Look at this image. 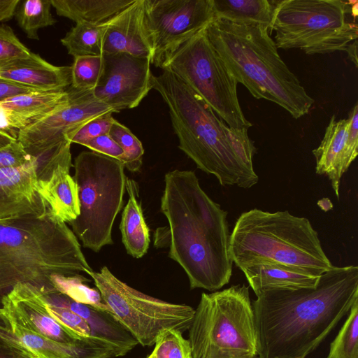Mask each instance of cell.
Listing matches in <instances>:
<instances>
[{"instance_id": "obj_31", "label": "cell", "mask_w": 358, "mask_h": 358, "mask_svg": "<svg viewBox=\"0 0 358 358\" xmlns=\"http://www.w3.org/2000/svg\"><path fill=\"white\" fill-rule=\"evenodd\" d=\"M326 358H358V300L350 308Z\"/></svg>"}, {"instance_id": "obj_19", "label": "cell", "mask_w": 358, "mask_h": 358, "mask_svg": "<svg viewBox=\"0 0 358 358\" xmlns=\"http://www.w3.org/2000/svg\"><path fill=\"white\" fill-rule=\"evenodd\" d=\"M66 90L34 91L9 98L0 103V130L17 138V133L66 105Z\"/></svg>"}, {"instance_id": "obj_10", "label": "cell", "mask_w": 358, "mask_h": 358, "mask_svg": "<svg viewBox=\"0 0 358 358\" xmlns=\"http://www.w3.org/2000/svg\"><path fill=\"white\" fill-rule=\"evenodd\" d=\"M163 69L200 96L230 127L248 131L252 127L238 99V82L210 43L206 27L185 42Z\"/></svg>"}, {"instance_id": "obj_15", "label": "cell", "mask_w": 358, "mask_h": 358, "mask_svg": "<svg viewBox=\"0 0 358 358\" xmlns=\"http://www.w3.org/2000/svg\"><path fill=\"white\" fill-rule=\"evenodd\" d=\"M0 344L30 358H114L126 355L119 347L95 336L78 345L56 342L18 325L1 308Z\"/></svg>"}, {"instance_id": "obj_3", "label": "cell", "mask_w": 358, "mask_h": 358, "mask_svg": "<svg viewBox=\"0 0 358 358\" xmlns=\"http://www.w3.org/2000/svg\"><path fill=\"white\" fill-rule=\"evenodd\" d=\"M152 87L169 108L178 148L222 186L248 189L259 181L253 166L257 148L247 130L228 126L191 88L163 69L152 76Z\"/></svg>"}, {"instance_id": "obj_30", "label": "cell", "mask_w": 358, "mask_h": 358, "mask_svg": "<svg viewBox=\"0 0 358 358\" xmlns=\"http://www.w3.org/2000/svg\"><path fill=\"white\" fill-rule=\"evenodd\" d=\"M51 281L55 290L74 301L110 312L103 302L99 291L86 285L90 280L83 275L53 274Z\"/></svg>"}, {"instance_id": "obj_42", "label": "cell", "mask_w": 358, "mask_h": 358, "mask_svg": "<svg viewBox=\"0 0 358 358\" xmlns=\"http://www.w3.org/2000/svg\"><path fill=\"white\" fill-rule=\"evenodd\" d=\"M0 358H30L0 344Z\"/></svg>"}, {"instance_id": "obj_2", "label": "cell", "mask_w": 358, "mask_h": 358, "mask_svg": "<svg viewBox=\"0 0 358 358\" xmlns=\"http://www.w3.org/2000/svg\"><path fill=\"white\" fill-rule=\"evenodd\" d=\"M164 182L160 209L169 225L157 229L155 245L169 248L191 289H220L232 274L227 212L203 190L194 171H169Z\"/></svg>"}, {"instance_id": "obj_23", "label": "cell", "mask_w": 358, "mask_h": 358, "mask_svg": "<svg viewBox=\"0 0 358 358\" xmlns=\"http://www.w3.org/2000/svg\"><path fill=\"white\" fill-rule=\"evenodd\" d=\"M241 271L256 296L266 290L313 287L320 277L279 264H259Z\"/></svg>"}, {"instance_id": "obj_22", "label": "cell", "mask_w": 358, "mask_h": 358, "mask_svg": "<svg viewBox=\"0 0 358 358\" xmlns=\"http://www.w3.org/2000/svg\"><path fill=\"white\" fill-rule=\"evenodd\" d=\"M38 290L43 299L65 306L84 319L92 329V336L107 340L126 354L138 344L110 312L76 302L55 289Z\"/></svg>"}, {"instance_id": "obj_14", "label": "cell", "mask_w": 358, "mask_h": 358, "mask_svg": "<svg viewBox=\"0 0 358 358\" xmlns=\"http://www.w3.org/2000/svg\"><path fill=\"white\" fill-rule=\"evenodd\" d=\"M101 76L94 96L115 113L137 107L152 87L150 57L127 53L103 55Z\"/></svg>"}, {"instance_id": "obj_43", "label": "cell", "mask_w": 358, "mask_h": 358, "mask_svg": "<svg viewBox=\"0 0 358 358\" xmlns=\"http://www.w3.org/2000/svg\"><path fill=\"white\" fill-rule=\"evenodd\" d=\"M345 52L348 57L357 66V40L354 41L347 48Z\"/></svg>"}, {"instance_id": "obj_20", "label": "cell", "mask_w": 358, "mask_h": 358, "mask_svg": "<svg viewBox=\"0 0 358 358\" xmlns=\"http://www.w3.org/2000/svg\"><path fill=\"white\" fill-rule=\"evenodd\" d=\"M0 78L38 91L64 90L71 84L69 66H55L31 52L0 64Z\"/></svg>"}, {"instance_id": "obj_18", "label": "cell", "mask_w": 358, "mask_h": 358, "mask_svg": "<svg viewBox=\"0 0 358 358\" xmlns=\"http://www.w3.org/2000/svg\"><path fill=\"white\" fill-rule=\"evenodd\" d=\"M102 51L103 55L122 52L152 58V46L145 19L144 0H135L108 21Z\"/></svg>"}, {"instance_id": "obj_45", "label": "cell", "mask_w": 358, "mask_h": 358, "mask_svg": "<svg viewBox=\"0 0 358 358\" xmlns=\"http://www.w3.org/2000/svg\"><path fill=\"white\" fill-rule=\"evenodd\" d=\"M146 358H154V357H153L152 355V354H150V355L148 357H147Z\"/></svg>"}, {"instance_id": "obj_33", "label": "cell", "mask_w": 358, "mask_h": 358, "mask_svg": "<svg viewBox=\"0 0 358 358\" xmlns=\"http://www.w3.org/2000/svg\"><path fill=\"white\" fill-rule=\"evenodd\" d=\"M73 58L71 66V86L77 89L93 90L103 71V55L78 56Z\"/></svg>"}, {"instance_id": "obj_38", "label": "cell", "mask_w": 358, "mask_h": 358, "mask_svg": "<svg viewBox=\"0 0 358 358\" xmlns=\"http://www.w3.org/2000/svg\"><path fill=\"white\" fill-rule=\"evenodd\" d=\"M34 159L17 140L0 148V169L20 167Z\"/></svg>"}, {"instance_id": "obj_5", "label": "cell", "mask_w": 358, "mask_h": 358, "mask_svg": "<svg viewBox=\"0 0 358 358\" xmlns=\"http://www.w3.org/2000/svg\"><path fill=\"white\" fill-rule=\"evenodd\" d=\"M259 24H236L214 18L207 37L236 81L256 99L273 102L294 119L308 113L314 99L280 57L268 34Z\"/></svg>"}, {"instance_id": "obj_29", "label": "cell", "mask_w": 358, "mask_h": 358, "mask_svg": "<svg viewBox=\"0 0 358 358\" xmlns=\"http://www.w3.org/2000/svg\"><path fill=\"white\" fill-rule=\"evenodd\" d=\"M50 0H26L20 2L14 16L27 37L38 40V31L57 22L51 13Z\"/></svg>"}, {"instance_id": "obj_26", "label": "cell", "mask_w": 358, "mask_h": 358, "mask_svg": "<svg viewBox=\"0 0 358 358\" xmlns=\"http://www.w3.org/2000/svg\"><path fill=\"white\" fill-rule=\"evenodd\" d=\"M72 162L59 165L48 185V202L52 210L64 222L69 223L80 213L77 185L70 175Z\"/></svg>"}, {"instance_id": "obj_16", "label": "cell", "mask_w": 358, "mask_h": 358, "mask_svg": "<svg viewBox=\"0 0 358 358\" xmlns=\"http://www.w3.org/2000/svg\"><path fill=\"white\" fill-rule=\"evenodd\" d=\"M0 308L18 325L56 342L78 345L87 338L76 334L57 322L47 311L38 289L30 284L15 285L1 299Z\"/></svg>"}, {"instance_id": "obj_40", "label": "cell", "mask_w": 358, "mask_h": 358, "mask_svg": "<svg viewBox=\"0 0 358 358\" xmlns=\"http://www.w3.org/2000/svg\"><path fill=\"white\" fill-rule=\"evenodd\" d=\"M34 91L38 90L0 78V103L9 98Z\"/></svg>"}, {"instance_id": "obj_46", "label": "cell", "mask_w": 358, "mask_h": 358, "mask_svg": "<svg viewBox=\"0 0 358 358\" xmlns=\"http://www.w3.org/2000/svg\"><path fill=\"white\" fill-rule=\"evenodd\" d=\"M255 358H258V357H255Z\"/></svg>"}, {"instance_id": "obj_28", "label": "cell", "mask_w": 358, "mask_h": 358, "mask_svg": "<svg viewBox=\"0 0 358 358\" xmlns=\"http://www.w3.org/2000/svg\"><path fill=\"white\" fill-rule=\"evenodd\" d=\"M108 21L101 24L76 22L61 39V43L73 57L102 55L103 41Z\"/></svg>"}, {"instance_id": "obj_32", "label": "cell", "mask_w": 358, "mask_h": 358, "mask_svg": "<svg viewBox=\"0 0 358 358\" xmlns=\"http://www.w3.org/2000/svg\"><path fill=\"white\" fill-rule=\"evenodd\" d=\"M110 136L120 146L123 155L120 161L129 171H139L143 164L144 149L139 139L129 128L116 120L108 132Z\"/></svg>"}, {"instance_id": "obj_12", "label": "cell", "mask_w": 358, "mask_h": 358, "mask_svg": "<svg viewBox=\"0 0 358 358\" xmlns=\"http://www.w3.org/2000/svg\"><path fill=\"white\" fill-rule=\"evenodd\" d=\"M151 64L163 69L175 52L214 19L213 0H144Z\"/></svg>"}, {"instance_id": "obj_11", "label": "cell", "mask_w": 358, "mask_h": 358, "mask_svg": "<svg viewBox=\"0 0 358 358\" xmlns=\"http://www.w3.org/2000/svg\"><path fill=\"white\" fill-rule=\"evenodd\" d=\"M89 275L110 313L138 344L154 345L166 329L183 333L189 329L195 311L192 307L141 292L117 278L106 266Z\"/></svg>"}, {"instance_id": "obj_24", "label": "cell", "mask_w": 358, "mask_h": 358, "mask_svg": "<svg viewBox=\"0 0 358 358\" xmlns=\"http://www.w3.org/2000/svg\"><path fill=\"white\" fill-rule=\"evenodd\" d=\"M125 189L129 199L122 212L120 225L122 240L127 253L138 259L148 252L150 242V230L138 199V183L127 178Z\"/></svg>"}, {"instance_id": "obj_4", "label": "cell", "mask_w": 358, "mask_h": 358, "mask_svg": "<svg viewBox=\"0 0 358 358\" xmlns=\"http://www.w3.org/2000/svg\"><path fill=\"white\" fill-rule=\"evenodd\" d=\"M92 271L77 237L52 210L0 220V301L18 283L55 289L53 274Z\"/></svg>"}, {"instance_id": "obj_35", "label": "cell", "mask_w": 358, "mask_h": 358, "mask_svg": "<svg viewBox=\"0 0 358 358\" xmlns=\"http://www.w3.org/2000/svg\"><path fill=\"white\" fill-rule=\"evenodd\" d=\"M41 298L48 313L61 325L80 336H92L90 327L78 315L65 306Z\"/></svg>"}, {"instance_id": "obj_1", "label": "cell", "mask_w": 358, "mask_h": 358, "mask_svg": "<svg viewBox=\"0 0 358 358\" xmlns=\"http://www.w3.org/2000/svg\"><path fill=\"white\" fill-rule=\"evenodd\" d=\"M357 300V266H333L313 287L262 292L252 302L258 358H305Z\"/></svg>"}, {"instance_id": "obj_7", "label": "cell", "mask_w": 358, "mask_h": 358, "mask_svg": "<svg viewBox=\"0 0 358 358\" xmlns=\"http://www.w3.org/2000/svg\"><path fill=\"white\" fill-rule=\"evenodd\" d=\"M271 32L278 48H296L308 55L345 52L357 39V1H275Z\"/></svg>"}, {"instance_id": "obj_17", "label": "cell", "mask_w": 358, "mask_h": 358, "mask_svg": "<svg viewBox=\"0 0 358 358\" xmlns=\"http://www.w3.org/2000/svg\"><path fill=\"white\" fill-rule=\"evenodd\" d=\"M49 210L48 184L38 176L36 158L20 167L0 169V220Z\"/></svg>"}, {"instance_id": "obj_39", "label": "cell", "mask_w": 358, "mask_h": 358, "mask_svg": "<svg viewBox=\"0 0 358 358\" xmlns=\"http://www.w3.org/2000/svg\"><path fill=\"white\" fill-rule=\"evenodd\" d=\"M82 145L90 148L92 151L117 159L123 155L120 146L108 134H103L85 142Z\"/></svg>"}, {"instance_id": "obj_9", "label": "cell", "mask_w": 358, "mask_h": 358, "mask_svg": "<svg viewBox=\"0 0 358 358\" xmlns=\"http://www.w3.org/2000/svg\"><path fill=\"white\" fill-rule=\"evenodd\" d=\"M73 166L80 213L69 224L83 247L98 252L113 243L112 229L125 190L124 166L117 159L83 151Z\"/></svg>"}, {"instance_id": "obj_6", "label": "cell", "mask_w": 358, "mask_h": 358, "mask_svg": "<svg viewBox=\"0 0 358 358\" xmlns=\"http://www.w3.org/2000/svg\"><path fill=\"white\" fill-rule=\"evenodd\" d=\"M229 255L241 270L279 264L320 276L334 266L309 220L288 210L254 208L243 213L230 234Z\"/></svg>"}, {"instance_id": "obj_13", "label": "cell", "mask_w": 358, "mask_h": 358, "mask_svg": "<svg viewBox=\"0 0 358 358\" xmlns=\"http://www.w3.org/2000/svg\"><path fill=\"white\" fill-rule=\"evenodd\" d=\"M68 103L20 130L17 140L32 157L66 140V134L103 115L115 113L98 100L93 90L66 89Z\"/></svg>"}, {"instance_id": "obj_36", "label": "cell", "mask_w": 358, "mask_h": 358, "mask_svg": "<svg viewBox=\"0 0 358 358\" xmlns=\"http://www.w3.org/2000/svg\"><path fill=\"white\" fill-rule=\"evenodd\" d=\"M114 120L111 113L96 117L71 131L66 134L65 138L71 143L83 145L90 139L108 134Z\"/></svg>"}, {"instance_id": "obj_41", "label": "cell", "mask_w": 358, "mask_h": 358, "mask_svg": "<svg viewBox=\"0 0 358 358\" xmlns=\"http://www.w3.org/2000/svg\"><path fill=\"white\" fill-rule=\"evenodd\" d=\"M20 2V0H0V22L10 20L14 17Z\"/></svg>"}, {"instance_id": "obj_34", "label": "cell", "mask_w": 358, "mask_h": 358, "mask_svg": "<svg viewBox=\"0 0 358 358\" xmlns=\"http://www.w3.org/2000/svg\"><path fill=\"white\" fill-rule=\"evenodd\" d=\"M152 355L154 358H192L189 342L176 329H166L157 337Z\"/></svg>"}, {"instance_id": "obj_8", "label": "cell", "mask_w": 358, "mask_h": 358, "mask_svg": "<svg viewBox=\"0 0 358 358\" xmlns=\"http://www.w3.org/2000/svg\"><path fill=\"white\" fill-rule=\"evenodd\" d=\"M192 358H255V315L249 287L202 293L188 329Z\"/></svg>"}, {"instance_id": "obj_27", "label": "cell", "mask_w": 358, "mask_h": 358, "mask_svg": "<svg viewBox=\"0 0 358 358\" xmlns=\"http://www.w3.org/2000/svg\"><path fill=\"white\" fill-rule=\"evenodd\" d=\"M273 3L268 0H213L214 18L236 24H259L270 27Z\"/></svg>"}, {"instance_id": "obj_25", "label": "cell", "mask_w": 358, "mask_h": 358, "mask_svg": "<svg viewBox=\"0 0 358 358\" xmlns=\"http://www.w3.org/2000/svg\"><path fill=\"white\" fill-rule=\"evenodd\" d=\"M58 15L76 22H106L135 0H50Z\"/></svg>"}, {"instance_id": "obj_44", "label": "cell", "mask_w": 358, "mask_h": 358, "mask_svg": "<svg viewBox=\"0 0 358 358\" xmlns=\"http://www.w3.org/2000/svg\"><path fill=\"white\" fill-rule=\"evenodd\" d=\"M17 140L8 133L0 130V148Z\"/></svg>"}, {"instance_id": "obj_37", "label": "cell", "mask_w": 358, "mask_h": 358, "mask_svg": "<svg viewBox=\"0 0 358 358\" xmlns=\"http://www.w3.org/2000/svg\"><path fill=\"white\" fill-rule=\"evenodd\" d=\"M31 53L9 26L0 24V64L17 58L27 57Z\"/></svg>"}, {"instance_id": "obj_21", "label": "cell", "mask_w": 358, "mask_h": 358, "mask_svg": "<svg viewBox=\"0 0 358 358\" xmlns=\"http://www.w3.org/2000/svg\"><path fill=\"white\" fill-rule=\"evenodd\" d=\"M349 124V118L336 120L334 115L320 145L313 150L316 173L328 177L337 199L342 176L355 159L348 148Z\"/></svg>"}]
</instances>
